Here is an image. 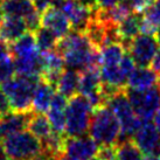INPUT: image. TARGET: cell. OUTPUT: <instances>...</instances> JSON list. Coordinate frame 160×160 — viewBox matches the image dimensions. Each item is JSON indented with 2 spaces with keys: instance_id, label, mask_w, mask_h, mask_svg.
I'll list each match as a JSON object with an SVG mask.
<instances>
[{
  "instance_id": "1",
  "label": "cell",
  "mask_w": 160,
  "mask_h": 160,
  "mask_svg": "<svg viewBox=\"0 0 160 160\" xmlns=\"http://www.w3.org/2000/svg\"><path fill=\"white\" fill-rule=\"evenodd\" d=\"M89 134L99 146H115L120 142V123L108 105H102L92 110Z\"/></svg>"
},
{
  "instance_id": "2",
  "label": "cell",
  "mask_w": 160,
  "mask_h": 160,
  "mask_svg": "<svg viewBox=\"0 0 160 160\" xmlns=\"http://www.w3.org/2000/svg\"><path fill=\"white\" fill-rule=\"evenodd\" d=\"M40 78L41 77H26L18 75L2 82L1 89L8 97L12 111H33L34 91Z\"/></svg>"
},
{
  "instance_id": "3",
  "label": "cell",
  "mask_w": 160,
  "mask_h": 160,
  "mask_svg": "<svg viewBox=\"0 0 160 160\" xmlns=\"http://www.w3.org/2000/svg\"><path fill=\"white\" fill-rule=\"evenodd\" d=\"M92 107L88 98L76 93L70 97L66 109V136L69 138L84 136L89 131Z\"/></svg>"
},
{
  "instance_id": "4",
  "label": "cell",
  "mask_w": 160,
  "mask_h": 160,
  "mask_svg": "<svg viewBox=\"0 0 160 160\" xmlns=\"http://www.w3.org/2000/svg\"><path fill=\"white\" fill-rule=\"evenodd\" d=\"M2 145L11 160H36L43 153L40 139L25 130L5 138Z\"/></svg>"
},
{
  "instance_id": "5",
  "label": "cell",
  "mask_w": 160,
  "mask_h": 160,
  "mask_svg": "<svg viewBox=\"0 0 160 160\" xmlns=\"http://www.w3.org/2000/svg\"><path fill=\"white\" fill-rule=\"evenodd\" d=\"M107 105L111 109L119 120L122 128V137L125 139L133 137L142 120L136 115L133 108L125 95V89L112 95L108 99Z\"/></svg>"
},
{
  "instance_id": "6",
  "label": "cell",
  "mask_w": 160,
  "mask_h": 160,
  "mask_svg": "<svg viewBox=\"0 0 160 160\" xmlns=\"http://www.w3.org/2000/svg\"><path fill=\"white\" fill-rule=\"evenodd\" d=\"M125 95L142 120L151 119L160 108V90L158 87L148 89H133L125 87Z\"/></svg>"
},
{
  "instance_id": "7",
  "label": "cell",
  "mask_w": 160,
  "mask_h": 160,
  "mask_svg": "<svg viewBox=\"0 0 160 160\" xmlns=\"http://www.w3.org/2000/svg\"><path fill=\"white\" fill-rule=\"evenodd\" d=\"M159 48V42L153 35H137L130 42L126 52L133 58L138 67H150L157 50Z\"/></svg>"
},
{
  "instance_id": "8",
  "label": "cell",
  "mask_w": 160,
  "mask_h": 160,
  "mask_svg": "<svg viewBox=\"0 0 160 160\" xmlns=\"http://www.w3.org/2000/svg\"><path fill=\"white\" fill-rule=\"evenodd\" d=\"M98 147L99 145L90 136L67 137L63 154L68 160H91L97 156Z\"/></svg>"
},
{
  "instance_id": "9",
  "label": "cell",
  "mask_w": 160,
  "mask_h": 160,
  "mask_svg": "<svg viewBox=\"0 0 160 160\" xmlns=\"http://www.w3.org/2000/svg\"><path fill=\"white\" fill-rule=\"evenodd\" d=\"M133 140L146 156H159L160 134L151 119L142 120L139 129L133 134Z\"/></svg>"
},
{
  "instance_id": "10",
  "label": "cell",
  "mask_w": 160,
  "mask_h": 160,
  "mask_svg": "<svg viewBox=\"0 0 160 160\" xmlns=\"http://www.w3.org/2000/svg\"><path fill=\"white\" fill-rule=\"evenodd\" d=\"M41 26L50 29L58 39L67 35L71 28L70 21L67 15L53 6L48 7L45 12L41 13Z\"/></svg>"
},
{
  "instance_id": "11",
  "label": "cell",
  "mask_w": 160,
  "mask_h": 160,
  "mask_svg": "<svg viewBox=\"0 0 160 160\" xmlns=\"http://www.w3.org/2000/svg\"><path fill=\"white\" fill-rule=\"evenodd\" d=\"M31 112L11 111L7 115L2 116L0 118V142L12 134L27 129Z\"/></svg>"
},
{
  "instance_id": "12",
  "label": "cell",
  "mask_w": 160,
  "mask_h": 160,
  "mask_svg": "<svg viewBox=\"0 0 160 160\" xmlns=\"http://www.w3.org/2000/svg\"><path fill=\"white\" fill-rule=\"evenodd\" d=\"M159 81V74L150 67H137L130 74L126 87L133 89H148Z\"/></svg>"
},
{
  "instance_id": "13",
  "label": "cell",
  "mask_w": 160,
  "mask_h": 160,
  "mask_svg": "<svg viewBox=\"0 0 160 160\" xmlns=\"http://www.w3.org/2000/svg\"><path fill=\"white\" fill-rule=\"evenodd\" d=\"M56 88L48 81L41 77L39 83L36 85L33 97V111L40 112V113H47L50 108V103L53 99Z\"/></svg>"
},
{
  "instance_id": "14",
  "label": "cell",
  "mask_w": 160,
  "mask_h": 160,
  "mask_svg": "<svg viewBox=\"0 0 160 160\" xmlns=\"http://www.w3.org/2000/svg\"><path fill=\"white\" fill-rule=\"evenodd\" d=\"M11 52L14 58H34L40 55V50L38 48L34 33L26 32L18 40L11 43Z\"/></svg>"
},
{
  "instance_id": "15",
  "label": "cell",
  "mask_w": 160,
  "mask_h": 160,
  "mask_svg": "<svg viewBox=\"0 0 160 160\" xmlns=\"http://www.w3.org/2000/svg\"><path fill=\"white\" fill-rule=\"evenodd\" d=\"M28 31L25 19L15 17H6L0 27V39L7 43H13Z\"/></svg>"
},
{
  "instance_id": "16",
  "label": "cell",
  "mask_w": 160,
  "mask_h": 160,
  "mask_svg": "<svg viewBox=\"0 0 160 160\" xmlns=\"http://www.w3.org/2000/svg\"><path fill=\"white\" fill-rule=\"evenodd\" d=\"M142 19L140 13L130 14L129 17H126L122 22L117 25V31L125 49L129 47L130 42L136 36L139 35L140 27H142Z\"/></svg>"
},
{
  "instance_id": "17",
  "label": "cell",
  "mask_w": 160,
  "mask_h": 160,
  "mask_svg": "<svg viewBox=\"0 0 160 160\" xmlns=\"http://www.w3.org/2000/svg\"><path fill=\"white\" fill-rule=\"evenodd\" d=\"M102 88V81L99 70L96 68H88L80 71V82H78V92L88 97L92 93L99 91Z\"/></svg>"
},
{
  "instance_id": "18",
  "label": "cell",
  "mask_w": 160,
  "mask_h": 160,
  "mask_svg": "<svg viewBox=\"0 0 160 160\" xmlns=\"http://www.w3.org/2000/svg\"><path fill=\"white\" fill-rule=\"evenodd\" d=\"M27 129L36 138H39L41 142L46 140L53 133V128L50 125L48 117L45 113H40V112H31Z\"/></svg>"
},
{
  "instance_id": "19",
  "label": "cell",
  "mask_w": 160,
  "mask_h": 160,
  "mask_svg": "<svg viewBox=\"0 0 160 160\" xmlns=\"http://www.w3.org/2000/svg\"><path fill=\"white\" fill-rule=\"evenodd\" d=\"M78 82H80V71L67 69L63 70L56 82L58 92L62 93L64 97L70 98L78 92Z\"/></svg>"
},
{
  "instance_id": "20",
  "label": "cell",
  "mask_w": 160,
  "mask_h": 160,
  "mask_svg": "<svg viewBox=\"0 0 160 160\" xmlns=\"http://www.w3.org/2000/svg\"><path fill=\"white\" fill-rule=\"evenodd\" d=\"M1 9L5 17L25 19L36 8L32 0H4L1 2Z\"/></svg>"
},
{
  "instance_id": "21",
  "label": "cell",
  "mask_w": 160,
  "mask_h": 160,
  "mask_svg": "<svg viewBox=\"0 0 160 160\" xmlns=\"http://www.w3.org/2000/svg\"><path fill=\"white\" fill-rule=\"evenodd\" d=\"M160 26V0H156L151 6L144 11L142 19V34L154 35L158 27Z\"/></svg>"
},
{
  "instance_id": "22",
  "label": "cell",
  "mask_w": 160,
  "mask_h": 160,
  "mask_svg": "<svg viewBox=\"0 0 160 160\" xmlns=\"http://www.w3.org/2000/svg\"><path fill=\"white\" fill-rule=\"evenodd\" d=\"M99 52H101L102 66H113V64H118L120 62V60L126 53V49L123 46V43L113 42V43L104 46L103 48L99 49Z\"/></svg>"
},
{
  "instance_id": "23",
  "label": "cell",
  "mask_w": 160,
  "mask_h": 160,
  "mask_svg": "<svg viewBox=\"0 0 160 160\" xmlns=\"http://www.w3.org/2000/svg\"><path fill=\"white\" fill-rule=\"evenodd\" d=\"M117 160H142V152L133 139L126 138L116 146Z\"/></svg>"
},
{
  "instance_id": "24",
  "label": "cell",
  "mask_w": 160,
  "mask_h": 160,
  "mask_svg": "<svg viewBox=\"0 0 160 160\" xmlns=\"http://www.w3.org/2000/svg\"><path fill=\"white\" fill-rule=\"evenodd\" d=\"M34 36H35L38 48H39L41 53L49 52V50H53V49L56 48L58 39L56 38V35L54 34L53 32L48 29V28L41 26L40 28H38L34 32Z\"/></svg>"
},
{
  "instance_id": "25",
  "label": "cell",
  "mask_w": 160,
  "mask_h": 160,
  "mask_svg": "<svg viewBox=\"0 0 160 160\" xmlns=\"http://www.w3.org/2000/svg\"><path fill=\"white\" fill-rule=\"evenodd\" d=\"M14 72H15L14 60L12 56L0 61V82H5V81L12 78Z\"/></svg>"
},
{
  "instance_id": "26",
  "label": "cell",
  "mask_w": 160,
  "mask_h": 160,
  "mask_svg": "<svg viewBox=\"0 0 160 160\" xmlns=\"http://www.w3.org/2000/svg\"><path fill=\"white\" fill-rule=\"evenodd\" d=\"M25 22H26V26H27V29L32 33H34V32L38 29V28H40L41 27V15H40V12L39 11H34V12H32L29 15H27L26 18H25Z\"/></svg>"
},
{
  "instance_id": "27",
  "label": "cell",
  "mask_w": 160,
  "mask_h": 160,
  "mask_svg": "<svg viewBox=\"0 0 160 160\" xmlns=\"http://www.w3.org/2000/svg\"><path fill=\"white\" fill-rule=\"evenodd\" d=\"M128 1L134 13H142L148 6H151L156 0H128Z\"/></svg>"
},
{
  "instance_id": "28",
  "label": "cell",
  "mask_w": 160,
  "mask_h": 160,
  "mask_svg": "<svg viewBox=\"0 0 160 160\" xmlns=\"http://www.w3.org/2000/svg\"><path fill=\"white\" fill-rule=\"evenodd\" d=\"M11 111H12V109H11V103H9L8 97L4 92V90L0 89V116L2 117Z\"/></svg>"
},
{
  "instance_id": "29",
  "label": "cell",
  "mask_w": 160,
  "mask_h": 160,
  "mask_svg": "<svg viewBox=\"0 0 160 160\" xmlns=\"http://www.w3.org/2000/svg\"><path fill=\"white\" fill-rule=\"evenodd\" d=\"M122 0H97V6L99 9H110L119 4Z\"/></svg>"
},
{
  "instance_id": "30",
  "label": "cell",
  "mask_w": 160,
  "mask_h": 160,
  "mask_svg": "<svg viewBox=\"0 0 160 160\" xmlns=\"http://www.w3.org/2000/svg\"><path fill=\"white\" fill-rule=\"evenodd\" d=\"M34 6L36 11H39L40 13L45 12L46 9L52 6V0H34Z\"/></svg>"
},
{
  "instance_id": "31",
  "label": "cell",
  "mask_w": 160,
  "mask_h": 160,
  "mask_svg": "<svg viewBox=\"0 0 160 160\" xmlns=\"http://www.w3.org/2000/svg\"><path fill=\"white\" fill-rule=\"evenodd\" d=\"M81 5H83L84 7L89 8L91 12H95L98 8L97 6V0H77Z\"/></svg>"
},
{
  "instance_id": "32",
  "label": "cell",
  "mask_w": 160,
  "mask_h": 160,
  "mask_svg": "<svg viewBox=\"0 0 160 160\" xmlns=\"http://www.w3.org/2000/svg\"><path fill=\"white\" fill-rule=\"evenodd\" d=\"M151 68L153 69L154 71H157L158 74H159L160 76V47L158 48V50H157V54L156 56H154V58H153V61H152L151 63Z\"/></svg>"
},
{
  "instance_id": "33",
  "label": "cell",
  "mask_w": 160,
  "mask_h": 160,
  "mask_svg": "<svg viewBox=\"0 0 160 160\" xmlns=\"http://www.w3.org/2000/svg\"><path fill=\"white\" fill-rule=\"evenodd\" d=\"M153 118H154V125H156L157 130H158V132L160 134V108L158 109V111L156 112V115L153 116Z\"/></svg>"
},
{
  "instance_id": "34",
  "label": "cell",
  "mask_w": 160,
  "mask_h": 160,
  "mask_svg": "<svg viewBox=\"0 0 160 160\" xmlns=\"http://www.w3.org/2000/svg\"><path fill=\"white\" fill-rule=\"evenodd\" d=\"M36 160H58V158L50 157V156H41L39 159H36Z\"/></svg>"
},
{
  "instance_id": "35",
  "label": "cell",
  "mask_w": 160,
  "mask_h": 160,
  "mask_svg": "<svg viewBox=\"0 0 160 160\" xmlns=\"http://www.w3.org/2000/svg\"><path fill=\"white\" fill-rule=\"evenodd\" d=\"M142 160H160V158H158V156H146Z\"/></svg>"
},
{
  "instance_id": "36",
  "label": "cell",
  "mask_w": 160,
  "mask_h": 160,
  "mask_svg": "<svg viewBox=\"0 0 160 160\" xmlns=\"http://www.w3.org/2000/svg\"><path fill=\"white\" fill-rule=\"evenodd\" d=\"M154 38L157 39V41L160 43V26L158 27V29H157V32H156V34H154Z\"/></svg>"
},
{
  "instance_id": "37",
  "label": "cell",
  "mask_w": 160,
  "mask_h": 160,
  "mask_svg": "<svg viewBox=\"0 0 160 160\" xmlns=\"http://www.w3.org/2000/svg\"><path fill=\"white\" fill-rule=\"evenodd\" d=\"M4 21V12H2V9L0 7V27H1V23Z\"/></svg>"
},
{
  "instance_id": "38",
  "label": "cell",
  "mask_w": 160,
  "mask_h": 160,
  "mask_svg": "<svg viewBox=\"0 0 160 160\" xmlns=\"http://www.w3.org/2000/svg\"><path fill=\"white\" fill-rule=\"evenodd\" d=\"M91 160H102V159H99V158H98V157H93L92 159Z\"/></svg>"
},
{
  "instance_id": "39",
  "label": "cell",
  "mask_w": 160,
  "mask_h": 160,
  "mask_svg": "<svg viewBox=\"0 0 160 160\" xmlns=\"http://www.w3.org/2000/svg\"><path fill=\"white\" fill-rule=\"evenodd\" d=\"M158 88H159V90H160V76H159V81H158Z\"/></svg>"
},
{
  "instance_id": "40",
  "label": "cell",
  "mask_w": 160,
  "mask_h": 160,
  "mask_svg": "<svg viewBox=\"0 0 160 160\" xmlns=\"http://www.w3.org/2000/svg\"><path fill=\"white\" fill-rule=\"evenodd\" d=\"M1 1H2V0H0V2H1Z\"/></svg>"
},
{
  "instance_id": "41",
  "label": "cell",
  "mask_w": 160,
  "mask_h": 160,
  "mask_svg": "<svg viewBox=\"0 0 160 160\" xmlns=\"http://www.w3.org/2000/svg\"><path fill=\"white\" fill-rule=\"evenodd\" d=\"M32 1H34V0H32Z\"/></svg>"
}]
</instances>
